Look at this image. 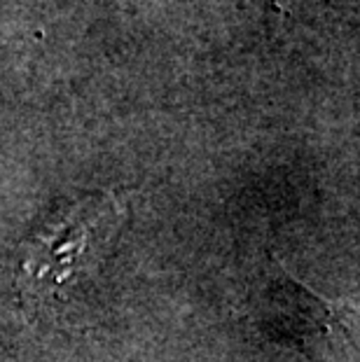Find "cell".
<instances>
[{
  "mask_svg": "<svg viewBox=\"0 0 360 362\" xmlns=\"http://www.w3.org/2000/svg\"><path fill=\"white\" fill-rule=\"evenodd\" d=\"M127 220V208L112 192L91 194L57 211L21 252L19 288L28 302L68 299L75 285L103 267Z\"/></svg>",
  "mask_w": 360,
  "mask_h": 362,
  "instance_id": "6da1fadb",
  "label": "cell"
}]
</instances>
